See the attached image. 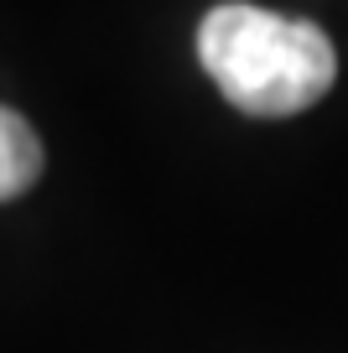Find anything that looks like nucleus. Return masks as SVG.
<instances>
[{
    "label": "nucleus",
    "instance_id": "f257e3e1",
    "mask_svg": "<svg viewBox=\"0 0 348 353\" xmlns=\"http://www.w3.org/2000/svg\"><path fill=\"white\" fill-rule=\"evenodd\" d=\"M197 63L229 104L255 120H286L322 99L338 78V52L317 21L224 0L197 26Z\"/></svg>",
    "mask_w": 348,
    "mask_h": 353
},
{
    "label": "nucleus",
    "instance_id": "f03ea898",
    "mask_svg": "<svg viewBox=\"0 0 348 353\" xmlns=\"http://www.w3.org/2000/svg\"><path fill=\"white\" fill-rule=\"evenodd\" d=\"M37 176H42V141L16 110L0 104V203L21 198Z\"/></svg>",
    "mask_w": 348,
    "mask_h": 353
}]
</instances>
